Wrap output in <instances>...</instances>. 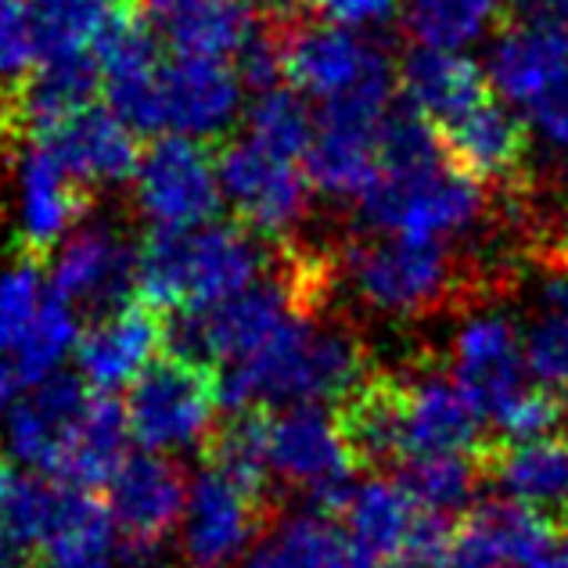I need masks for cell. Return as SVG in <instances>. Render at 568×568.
<instances>
[{"mask_svg":"<svg viewBox=\"0 0 568 568\" xmlns=\"http://www.w3.org/2000/svg\"><path fill=\"white\" fill-rule=\"evenodd\" d=\"M342 266L353 274L356 292L371 310L403 321L468 310L507 288L504 271L497 274L443 237H371L349 245Z\"/></svg>","mask_w":568,"mask_h":568,"instance_id":"cell-1","label":"cell"},{"mask_svg":"<svg viewBox=\"0 0 568 568\" xmlns=\"http://www.w3.org/2000/svg\"><path fill=\"white\" fill-rule=\"evenodd\" d=\"M266 271V252L242 223L155 227L141 245L138 295L162 313L205 310L245 292Z\"/></svg>","mask_w":568,"mask_h":568,"instance_id":"cell-2","label":"cell"},{"mask_svg":"<svg viewBox=\"0 0 568 568\" xmlns=\"http://www.w3.org/2000/svg\"><path fill=\"white\" fill-rule=\"evenodd\" d=\"M130 436L141 450H181L202 443L220 414V371L162 349L126 388Z\"/></svg>","mask_w":568,"mask_h":568,"instance_id":"cell-3","label":"cell"},{"mask_svg":"<svg viewBox=\"0 0 568 568\" xmlns=\"http://www.w3.org/2000/svg\"><path fill=\"white\" fill-rule=\"evenodd\" d=\"M364 220L403 237H454L483 223L497 209V191L475 184L450 162L428 173H378L361 199Z\"/></svg>","mask_w":568,"mask_h":568,"instance_id":"cell-4","label":"cell"},{"mask_svg":"<svg viewBox=\"0 0 568 568\" xmlns=\"http://www.w3.org/2000/svg\"><path fill=\"white\" fill-rule=\"evenodd\" d=\"M138 205L155 227H202L223 202L216 148L187 133H159L144 144L138 166Z\"/></svg>","mask_w":568,"mask_h":568,"instance_id":"cell-5","label":"cell"},{"mask_svg":"<svg viewBox=\"0 0 568 568\" xmlns=\"http://www.w3.org/2000/svg\"><path fill=\"white\" fill-rule=\"evenodd\" d=\"M216 159L223 194L252 234L284 237L306 213L313 184L303 162L263 152L252 138L216 144Z\"/></svg>","mask_w":568,"mask_h":568,"instance_id":"cell-6","label":"cell"},{"mask_svg":"<svg viewBox=\"0 0 568 568\" xmlns=\"http://www.w3.org/2000/svg\"><path fill=\"white\" fill-rule=\"evenodd\" d=\"M104 504L112 511L123 555L130 561H144L181 521L187 507V475L166 454H126V460L104 486Z\"/></svg>","mask_w":568,"mask_h":568,"instance_id":"cell-7","label":"cell"},{"mask_svg":"<svg viewBox=\"0 0 568 568\" xmlns=\"http://www.w3.org/2000/svg\"><path fill=\"white\" fill-rule=\"evenodd\" d=\"M407 414H410L407 371L375 367L346 396L335 399L332 417L342 432V443H346L356 471L396 475L407 465L410 460Z\"/></svg>","mask_w":568,"mask_h":568,"instance_id":"cell-8","label":"cell"},{"mask_svg":"<svg viewBox=\"0 0 568 568\" xmlns=\"http://www.w3.org/2000/svg\"><path fill=\"white\" fill-rule=\"evenodd\" d=\"M450 166L471 176L489 191H526L536 187L529 173L532 130L518 112L493 94L475 104L457 123L436 130Z\"/></svg>","mask_w":568,"mask_h":568,"instance_id":"cell-9","label":"cell"},{"mask_svg":"<svg viewBox=\"0 0 568 568\" xmlns=\"http://www.w3.org/2000/svg\"><path fill=\"white\" fill-rule=\"evenodd\" d=\"M274 518L277 507L205 468L187 497L184 558L191 568H227Z\"/></svg>","mask_w":568,"mask_h":568,"instance_id":"cell-10","label":"cell"},{"mask_svg":"<svg viewBox=\"0 0 568 568\" xmlns=\"http://www.w3.org/2000/svg\"><path fill=\"white\" fill-rule=\"evenodd\" d=\"M242 101V77L227 58H191L170 54L159 69V109L162 133L187 138H216L231 126Z\"/></svg>","mask_w":568,"mask_h":568,"instance_id":"cell-11","label":"cell"},{"mask_svg":"<svg viewBox=\"0 0 568 568\" xmlns=\"http://www.w3.org/2000/svg\"><path fill=\"white\" fill-rule=\"evenodd\" d=\"M162 349H166V313L138 295L87 327L77 342V364L91 388L112 393L138 378Z\"/></svg>","mask_w":568,"mask_h":568,"instance_id":"cell-12","label":"cell"},{"mask_svg":"<svg viewBox=\"0 0 568 568\" xmlns=\"http://www.w3.org/2000/svg\"><path fill=\"white\" fill-rule=\"evenodd\" d=\"M94 187L65 170L43 141H33L22 155V256L48 263L54 245L87 216Z\"/></svg>","mask_w":568,"mask_h":568,"instance_id":"cell-13","label":"cell"},{"mask_svg":"<svg viewBox=\"0 0 568 568\" xmlns=\"http://www.w3.org/2000/svg\"><path fill=\"white\" fill-rule=\"evenodd\" d=\"M141 248L119 245L109 231H72L51 266V292L65 303H87L94 317L115 313L138 298Z\"/></svg>","mask_w":568,"mask_h":568,"instance_id":"cell-14","label":"cell"},{"mask_svg":"<svg viewBox=\"0 0 568 568\" xmlns=\"http://www.w3.org/2000/svg\"><path fill=\"white\" fill-rule=\"evenodd\" d=\"M271 457L281 486L306 489L310 497L356 475L335 417L321 403H284L281 410H274Z\"/></svg>","mask_w":568,"mask_h":568,"instance_id":"cell-15","label":"cell"},{"mask_svg":"<svg viewBox=\"0 0 568 568\" xmlns=\"http://www.w3.org/2000/svg\"><path fill=\"white\" fill-rule=\"evenodd\" d=\"M281 22V72L298 94L332 101L364 77L375 48L356 40L342 26L317 22V14H298Z\"/></svg>","mask_w":568,"mask_h":568,"instance_id":"cell-16","label":"cell"},{"mask_svg":"<svg viewBox=\"0 0 568 568\" xmlns=\"http://www.w3.org/2000/svg\"><path fill=\"white\" fill-rule=\"evenodd\" d=\"M33 141H43L51 152L65 162L72 176H80L83 184H119L138 176L141 166V133L133 130L123 115H119L109 101H94L87 109L72 112L48 133H40Z\"/></svg>","mask_w":568,"mask_h":568,"instance_id":"cell-17","label":"cell"},{"mask_svg":"<svg viewBox=\"0 0 568 568\" xmlns=\"http://www.w3.org/2000/svg\"><path fill=\"white\" fill-rule=\"evenodd\" d=\"M410 414H407V450L414 457L428 454H478L489 439L483 432V414L475 410L457 375H446L436 361L407 371Z\"/></svg>","mask_w":568,"mask_h":568,"instance_id":"cell-18","label":"cell"},{"mask_svg":"<svg viewBox=\"0 0 568 568\" xmlns=\"http://www.w3.org/2000/svg\"><path fill=\"white\" fill-rule=\"evenodd\" d=\"M526 338L504 317H475L457 332L454 375L465 385L483 422H493L507 399L529 385Z\"/></svg>","mask_w":568,"mask_h":568,"instance_id":"cell-19","label":"cell"},{"mask_svg":"<svg viewBox=\"0 0 568 568\" xmlns=\"http://www.w3.org/2000/svg\"><path fill=\"white\" fill-rule=\"evenodd\" d=\"M399 69V94L410 101L417 112L436 130L457 123L460 115H468L475 104L493 98V80L489 72L478 69L471 58L443 48H425L414 43L403 54Z\"/></svg>","mask_w":568,"mask_h":568,"instance_id":"cell-20","label":"cell"},{"mask_svg":"<svg viewBox=\"0 0 568 568\" xmlns=\"http://www.w3.org/2000/svg\"><path fill=\"white\" fill-rule=\"evenodd\" d=\"M486 483H497L515 500L561 518L568 507V436L500 439L489 436L475 454Z\"/></svg>","mask_w":568,"mask_h":568,"instance_id":"cell-21","label":"cell"},{"mask_svg":"<svg viewBox=\"0 0 568 568\" xmlns=\"http://www.w3.org/2000/svg\"><path fill=\"white\" fill-rule=\"evenodd\" d=\"M94 388L83 375H54L33 385V396L22 399L11 414V446L26 465L40 475H54L65 443L91 410Z\"/></svg>","mask_w":568,"mask_h":568,"instance_id":"cell-22","label":"cell"},{"mask_svg":"<svg viewBox=\"0 0 568 568\" xmlns=\"http://www.w3.org/2000/svg\"><path fill=\"white\" fill-rule=\"evenodd\" d=\"M271 425L274 407L266 403H248V407H227L216 414L213 428L202 439V460L209 471L223 475L248 497L277 507L274 493V457H271Z\"/></svg>","mask_w":568,"mask_h":568,"instance_id":"cell-23","label":"cell"},{"mask_svg":"<svg viewBox=\"0 0 568 568\" xmlns=\"http://www.w3.org/2000/svg\"><path fill=\"white\" fill-rule=\"evenodd\" d=\"M162 48L191 58H234L256 22V0H144Z\"/></svg>","mask_w":568,"mask_h":568,"instance_id":"cell-24","label":"cell"},{"mask_svg":"<svg viewBox=\"0 0 568 568\" xmlns=\"http://www.w3.org/2000/svg\"><path fill=\"white\" fill-rule=\"evenodd\" d=\"M130 439L133 436L126 422V403L115 399L112 393H98L94 388L91 410L83 414V422L65 443L51 478L80 489H104L109 478L119 471V465L126 460Z\"/></svg>","mask_w":568,"mask_h":568,"instance_id":"cell-25","label":"cell"},{"mask_svg":"<svg viewBox=\"0 0 568 568\" xmlns=\"http://www.w3.org/2000/svg\"><path fill=\"white\" fill-rule=\"evenodd\" d=\"M303 166L317 191L335 199H364L378 181V130L321 115Z\"/></svg>","mask_w":568,"mask_h":568,"instance_id":"cell-26","label":"cell"},{"mask_svg":"<svg viewBox=\"0 0 568 568\" xmlns=\"http://www.w3.org/2000/svg\"><path fill=\"white\" fill-rule=\"evenodd\" d=\"M460 526H465L486 550H493L507 568H518V565L529 568L536 558L547 555L550 547L561 544V536H565L555 515L521 504L515 497L475 500L468 511L460 515Z\"/></svg>","mask_w":568,"mask_h":568,"instance_id":"cell-27","label":"cell"},{"mask_svg":"<svg viewBox=\"0 0 568 568\" xmlns=\"http://www.w3.org/2000/svg\"><path fill=\"white\" fill-rule=\"evenodd\" d=\"M417 515H422V504L399 486V478L367 475L356 486V497L346 507L342 521L356 536V544L375 558L378 568H396Z\"/></svg>","mask_w":568,"mask_h":568,"instance_id":"cell-28","label":"cell"},{"mask_svg":"<svg viewBox=\"0 0 568 568\" xmlns=\"http://www.w3.org/2000/svg\"><path fill=\"white\" fill-rule=\"evenodd\" d=\"M98 91H101V65L91 48L40 58L33 80H29V94H26L29 141L48 133L72 112L94 104Z\"/></svg>","mask_w":568,"mask_h":568,"instance_id":"cell-29","label":"cell"},{"mask_svg":"<svg viewBox=\"0 0 568 568\" xmlns=\"http://www.w3.org/2000/svg\"><path fill=\"white\" fill-rule=\"evenodd\" d=\"M565 37H550L518 19H500V40L489 54V80L515 104H529L544 91L565 54Z\"/></svg>","mask_w":568,"mask_h":568,"instance_id":"cell-30","label":"cell"},{"mask_svg":"<svg viewBox=\"0 0 568 568\" xmlns=\"http://www.w3.org/2000/svg\"><path fill=\"white\" fill-rule=\"evenodd\" d=\"M112 536H115V521L109 504H104V493L98 497L94 489L62 483V500H58L51 532L43 540V555H48L51 568H69V565L104 558L112 547Z\"/></svg>","mask_w":568,"mask_h":568,"instance_id":"cell-31","label":"cell"},{"mask_svg":"<svg viewBox=\"0 0 568 568\" xmlns=\"http://www.w3.org/2000/svg\"><path fill=\"white\" fill-rule=\"evenodd\" d=\"M393 478L410 497L443 515H465L475 504V493L486 486L483 465L475 454H428L407 460Z\"/></svg>","mask_w":568,"mask_h":568,"instance_id":"cell-32","label":"cell"},{"mask_svg":"<svg viewBox=\"0 0 568 568\" xmlns=\"http://www.w3.org/2000/svg\"><path fill=\"white\" fill-rule=\"evenodd\" d=\"M500 19V0H410L403 26L414 43L454 51Z\"/></svg>","mask_w":568,"mask_h":568,"instance_id":"cell-33","label":"cell"},{"mask_svg":"<svg viewBox=\"0 0 568 568\" xmlns=\"http://www.w3.org/2000/svg\"><path fill=\"white\" fill-rule=\"evenodd\" d=\"M313 133H317V119L310 115L303 98L274 87V91H263L260 101L252 104L245 138H252L271 155L303 162L313 144Z\"/></svg>","mask_w":568,"mask_h":568,"instance_id":"cell-34","label":"cell"},{"mask_svg":"<svg viewBox=\"0 0 568 568\" xmlns=\"http://www.w3.org/2000/svg\"><path fill=\"white\" fill-rule=\"evenodd\" d=\"M72 342H80L77 335V321H72V306L65 298H58L54 292L43 298L29 332L22 335V342L14 349V367H19L22 385H40L48 382L62 356L69 353Z\"/></svg>","mask_w":568,"mask_h":568,"instance_id":"cell-35","label":"cell"},{"mask_svg":"<svg viewBox=\"0 0 568 568\" xmlns=\"http://www.w3.org/2000/svg\"><path fill=\"white\" fill-rule=\"evenodd\" d=\"M281 547L295 558L298 568H378L375 558L346 529V521L321 511L292 521L284 529Z\"/></svg>","mask_w":568,"mask_h":568,"instance_id":"cell-36","label":"cell"},{"mask_svg":"<svg viewBox=\"0 0 568 568\" xmlns=\"http://www.w3.org/2000/svg\"><path fill=\"white\" fill-rule=\"evenodd\" d=\"M40 58L87 51L109 11V0H26Z\"/></svg>","mask_w":568,"mask_h":568,"instance_id":"cell-37","label":"cell"},{"mask_svg":"<svg viewBox=\"0 0 568 568\" xmlns=\"http://www.w3.org/2000/svg\"><path fill=\"white\" fill-rule=\"evenodd\" d=\"M40 263L26 260L0 274V353L14 349L40 310Z\"/></svg>","mask_w":568,"mask_h":568,"instance_id":"cell-38","label":"cell"},{"mask_svg":"<svg viewBox=\"0 0 568 568\" xmlns=\"http://www.w3.org/2000/svg\"><path fill=\"white\" fill-rule=\"evenodd\" d=\"M526 109L532 112V119L540 123V130L550 141L568 144V43L558 69L550 72V80L544 83V91L536 94Z\"/></svg>","mask_w":568,"mask_h":568,"instance_id":"cell-39","label":"cell"},{"mask_svg":"<svg viewBox=\"0 0 568 568\" xmlns=\"http://www.w3.org/2000/svg\"><path fill=\"white\" fill-rule=\"evenodd\" d=\"M399 8V0H310V14L332 26H375Z\"/></svg>","mask_w":568,"mask_h":568,"instance_id":"cell-40","label":"cell"},{"mask_svg":"<svg viewBox=\"0 0 568 568\" xmlns=\"http://www.w3.org/2000/svg\"><path fill=\"white\" fill-rule=\"evenodd\" d=\"M432 568H507L493 550H486L483 544L475 540V536L460 526V518H457V536H454V544L450 550L432 565Z\"/></svg>","mask_w":568,"mask_h":568,"instance_id":"cell-41","label":"cell"},{"mask_svg":"<svg viewBox=\"0 0 568 568\" xmlns=\"http://www.w3.org/2000/svg\"><path fill=\"white\" fill-rule=\"evenodd\" d=\"M529 256L536 263H568V213L561 220H540L529 234Z\"/></svg>","mask_w":568,"mask_h":568,"instance_id":"cell-42","label":"cell"},{"mask_svg":"<svg viewBox=\"0 0 568 568\" xmlns=\"http://www.w3.org/2000/svg\"><path fill=\"white\" fill-rule=\"evenodd\" d=\"M515 4H518L515 14L518 22L568 40V0H515Z\"/></svg>","mask_w":568,"mask_h":568,"instance_id":"cell-43","label":"cell"},{"mask_svg":"<svg viewBox=\"0 0 568 568\" xmlns=\"http://www.w3.org/2000/svg\"><path fill=\"white\" fill-rule=\"evenodd\" d=\"M0 568H51V561L40 547H29L14 540V536L0 532Z\"/></svg>","mask_w":568,"mask_h":568,"instance_id":"cell-44","label":"cell"},{"mask_svg":"<svg viewBox=\"0 0 568 568\" xmlns=\"http://www.w3.org/2000/svg\"><path fill=\"white\" fill-rule=\"evenodd\" d=\"M256 8L271 19H298L310 14V0H256Z\"/></svg>","mask_w":568,"mask_h":568,"instance_id":"cell-45","label":"cell"},{"mask_svg":"<svg viewBox=\"0 0 568 568\" xmlns=\"http://www.w3.org/2000/svg\"><path fill=\"white\" fill-rule=\"evenodd\" d=\"M22 388V378H19V367L0 361V407H8V403L14 399V393Z\"/></svg>","mask_w":568,"mask_h":568,"instance_id":"cell-46","label":"cell"},{"mask_svg":"<svg viewBox=\"0 0 568 568\" xmlns=\"http://www.w3.org/2000/svg\"><path fill=\"white\" fill-rule=\"evenodd\" d=\"M248 568H298V565L284 547H271V550H263V555L252 558Z\"/></svg>","mask_w":568,"mask_h":568,"instance_id":"cell-47","label":"cell"},{"mask_svg":"<svg viewBox=\"0 0 568 568\" xmlns=\"http://www.w3.org/2000/svg\"><path fill=\"white\" fill-rule=\"evenodd\" d=\"M529 568H568V544H555L547 555H540Z\"/></svg>","mask_w":568,"mask_h":568,"instance_id":"cell-48","label":"cell"},{"mask_svg":"<svg viewBox=\"0 0 568 568\" xmlns=\"http://www.w3.org/2000/svg\"><path fill=\"white\" fill-rule=\"evenodd\" d=\"M11 483H14V475H11V468L4 465V457H0V518H4V504H8V489H11Z\"/></svg>","mask_w":568,"mask_h":568,"instance_id":"cell-49","label":"cell"},{"mask_svg":"<svg viewBox=\"0 0 568 568\" xmlns=\"http://www.w3.org/2000/svg\"><path fill=\"white\" fill-rule=\"evenodd\" d=\"M69 568H112L109 558H94V561H83V565H69Z\"/></svg>","mask_w":568,"mask_h":568,"instance_id":"cell-50","label":"cell"},{"mask_svg":"<svg viewBox=\"0 0 568 568\" xmlns=\"http://www.w3.org/2000/svg\"><path fill=\"white\" fill-rule=\"evenodd\" d=\"M561 417H568V385L561 388Z\"/></svg>","mask_w":568,"mask_h":568,"instance_id":"cell-51","label":"cell"},{"mask_svg":"<svg viewBox=\"0 0 568 568\" xmlns=\"http://www.w3.org/2000/svg\"><path fill=\"white\" fill-rule=\"evenodd\" d=\"M558 526H561V532L568 536V507H565V511H561V518H558Z\"/></svg>","mask_w":568,"mask_h":568,"instance_id":"cell-52","label":"cell"}]
</instances>
